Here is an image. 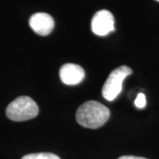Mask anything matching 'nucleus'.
<instances>
[{"label": "nucleus", "instance_id": "1", "mask_svg": "<svg viewBox=\"0 0 159 159\" xmlns=\"http://www.w3.org/2000/svg\"><path fill=\"white\" fill-rule=\"evenodd\" d=\"M110 114V110L101 102L89 101L80 105L77 110L76 120L84 127L96 129L107 122Z\"/></svg>", "mask_w": 159, "mask_h": 159}, {"label": "nucleus", "instance_id": "2", "mask_svg": "<svg viewBox=\"0 0 159 159\" xmlns=\"http://www.w3.org/2000/svg\"><path fill=\"white\" fill-rule=\"evenodd\" d=\"M6 116L12 121H26L35 118L39 113V107L32 98L20 97L7 106Z\"/></svg>", "mask_w": 159, "mask_h": 159}, {"label": "nucleus", "instance_id": "3", "mask_svg": "<svg viewBox=\"0 0 159 159\" xmlns=\"http://www.w3.org/2000/svg\"><path fill=\"white\" fill-rule=\"evenodd\" d=\"M132 73L133 70L126 66H121L114 69L102 87V97L108 101H113L122 91V84L124 80L128 75L132 74Z\"/></svg>", "mask_w": 159, "mask_h": 159}, {"label": "nucleus", "instance_id": "4", "mask_svg": "<svg viewBox=\"0 0 159 159\" xmlns=\"http://www.w3.org/2000/svg\"><path fill=\"white\" fill-rule=\"evenodd\" d=\"M91 29L94 34L99 36H104L113 32L115 27L112 13L107 10L97 11L92 19Z\"/></svg>", "mask_w": 159, "mask_h": 159}, {"label": "nucleus", "instance_id": "5", "mask_svg": "<svg viewBox=\"0 0 159 159\" xmlns=\"http://www.w3.org/2000/svg\"><path fill=\"white\" fill-rule=\"evenodd\" d=\"M54 20L50 14L45 12H37L29 19V26L36 34L48 35L54 29Z\"/></svg>", "mask_w": 159, "mask_h": 159}, {"label": "nucleus", "instance_id": "6", "mask_svg": "<svg viewBox=\"0 0 159 159\" xmlns=\"http://www.w3.org/2000/svg\"><path fill=\"white\" fill-rule=\"evenodd\" d=\"M59 77L66 85H77L80 83L84 77V69L76 64H65L59 71Z\"/></svg>", "mask_w": 159, "mask_h": 159}, {"label": "nucleus", "instance_id": "7", "mask_svg": "<svg viewBox=\"0 0 159 159\" xmlns=\"http://www.w3.org/2000/svg\"><path fill=\"white\" fill-rule=\"evenodd\" d=\"M21 159H60V157L52 153H34L26 155Z\"/></svg>", "mask_w": 159, "mask_h": 159}, {"label": "nucleus", "instance_id": "8", "mask_svg": "<svg viewBox=\"0 0 159 159\" xmlns=\"http://www.w3.org/2000/svg\"><path fill=\"white\" fill-rule=\"evenodd\" d=\"M146 96L143 94V93H139L138 96H137L136 99L134 101V104L138 109H143L146 106Z\"/></svg>", "mask_w": 159, "mask_h": 159}, {"label": "nucleus", "instance_id": "9", "mask_svg": "<svg viewBox=\"0 0 159 159\" xmlns=\"http://www.w3.org/2000/svg\"><path fill=\"white\" fill-rule=\"evenodd\" d=\"M119 159H147L141 157H134V156H122L119 157Z\"/></svg>", "mask_w": 159, "mask_h": 159}, {"label": "nucleus", "instance_id": "10", "mask_svg": "<svg viewBox=\"0 0 159 159\" xmlns=\"http://www.w3.org/2000/svg\"><path fill=\"white\" fill-rule=\"evenodd\" d=\"M157 2H159V0H157Z\"/></svg>", "mask_w": 159, "mask_h": 159}]
</instances>
